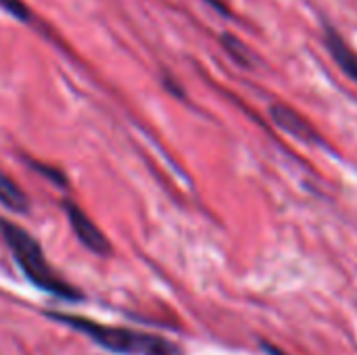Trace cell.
<instances>
[{
  "mask_svg": "<svg viewBox=\"0 0 357 355\" xmlns=\"http://www.w3.org/2000/svg\"><path fill=\"white\" fill-rule=\"evenodd\" d=\"M48 318L67 324L69 328L90 337L98 347L111 352L117 355H184L182 349L159 337V335H151V333H138V331H130V328H121V326H107V324H98L94 320L82 318V316H69V314H56V312H48Z\"/></svg>",
  "mask_w": 357,
  "mask_h": 355,
  "instance_id": "obj_1",
  "label": "cell"
},
{
  "mask_svg": "<svg viewBox=\"0 0 357 355\" xmlns=\"http://www.w3.org/2000/svg\"><path fill=\"white\" fill-rule=\"evenodd\" d=\"M0 232L4 236V243L8 245L15 262L19 264L21 272L27 276V280L38 287L40 291L61 297L65 301H82V293L71 287L69 282H65L46 262L44 251L40 247V243L21 226L8 222V220H0Z\"/></svg>",
  "mask_w": 357,
  "mask_h": 355,
  "instance_id": "obj_2",
  "label": "cell"
},
{
  "mask_svg": "<svg viewBox=\"0 0 357 355\" xmlns=\"http://www.w3.org/2000/svg\"><path fill=\"white\" fill-rule=\"evenodd\" d=\"M270 117L272 121L287 134H291L293 138L305 142V144H324L320 132L314 128V123L310 119H305L299 111L287 107V105H272L270 107Z\"/></svg>",
  "mask_w": 357,
  "mask_h": 355,
  "instance_id": "obj_3",
  "label": "cell"
},
{
  "mask_svg": "<svg viewBox=\"0 0 357 355\" xmlns=\"http://www.w3.org/2000/svg\"><path fill=\"white\" fill-rule=\"evenodd\" d=\"M65 211H67V220L75 232V236L79 239V243L92 251L94 255H109L111 253V243L107 241V236L98 230V226L88 218V213H84L75 203H65Z\"/></svg>",
  "mask_w": 357,
  "mask_h": 355,
  "instance_id": "obj_4",
  "label": "cell"
},
{
  "mask_svg": "<svg viewBox=\"0 0 357 355\" xmlns=\"http://www.w3.org/2000/svg\"><path fill=\"white\" fill-rule=\"evenodd\" d=\"M324 44L333 56V61L339 65V69L357 84V54L351 50V46L341 38V33L333 27H326L324 31Z\"/></svg>",
  "mask_w": 357,
  "mask_h": 355,
  "instance_id": "obj_5",
  "label": "cell"
},
{
  "mask_svg": "<svg viewBox=\"0 0 357 355\" xmlns=\"http://www.w3.org/2000/svg\"><path fill=\"white\" fill-rule=\"evenodd\" d=\"M0 203L15 211V213H25L29 209V199L27 195L19 188V184H15L6 174L0 172Z\"/></svg>",
  "mask_w": 357,
  "mask_h": 355,
  "instance_id": "obj_6",
  "label": "cell"
},
{
  "mask_svg": "<svg viewBox=\"0 0 357 355\" xmlns=\"http://www.w3.org/2000/svg\"><path fill=\"white\" fill-rule=\"evenodd\" d=\"M222 44L226 46V52L243 67H253L255 65V56L253 52L247 48V44H243L238 38H234L232 33H224L222 36Z\"/></svg>",
  "mask_w": 357,
  "mask_h": 355,
  "instance_id": "obj_7",
  "label": "cell"
},
{
  "mask_svg": "<svg viewBox=\"0 0 357 355\" xmlns=\"http://www.w3.org/2000/svg\"><path fill=\"white\" fill-rule=\"evenodd\" d=\"M0 6L19 21H29V8L23 0H0Z\"/></svg>",
  "mask_w": 357,
  "mask_h": 355,
  "instance_id": "obj_8",
  "label": "cell"
},
{
  "mask_svg": "<svg viewBox=\"0 0 357 355\" xmlns=\"http://www.w3.org/2000/svg\"><path fill=\"white\" fill-rule=\"evenodd\" d=\"M205 2H207L209 6H213L215 10H220L222 15H230V10H228V6H226V4H224L222 0H205Z\"/></svg>",
  "mask_w": 357,
  "mask_h": 355,
  "instance_id": "obj_9",
  "label": "cell"
}]
</instances>
